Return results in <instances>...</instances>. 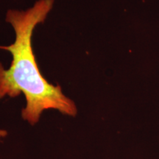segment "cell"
<instances>
[{
    "instance_id": "obj_1",
    "label": "cell",
    "mask_w": 159,
    "mask_h": 159,
    "mask_svg": "<svg viewBox=\"0 0 159 159\" xmlns=\"http://www.w3.org/2000/svg\"><path fill=\"white\" fill-rule=\"evenodd\" d=\"M53 2L54 0H39L27 11L9 10L5 21L14 29L16 39L11 45L0 46L13 56L7 69L0 63V99L14 98L23 93L26 106L21 111V117L31 125L39 122L45 110L55 109L70 116L77 113L75 103L63 94L61 87L49 83L41 75L32 49L33 30L44 21Z\"/></svg>"
},
{
    "instance_id": "obj_2",
    "label": "cell",
    "mask_w": 159,
    "mask_h": 159,
    "mask_svg": "<svg viewBox=\"0 0 159 159\" xmlns=\"http://www.w3.org/2000/svg\"><path fill=\"white\" fill-rule=\"evenodd\" d=\"M7 132L5 130H2L0 129V139L5 138V137L7 136Z\"/></svg>"
}]
</instances>
